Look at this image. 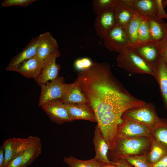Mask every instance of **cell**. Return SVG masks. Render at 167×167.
<instances>
[{
    "label": "cell",
    "mask_w": 167,
    "mask_h": 167,
    "mask_svg": "<svg viewBox=\"0 0 167 167\" xmlns=\"http://www.w3.org/2000/svg\"><path fill=\"white\" fill-rule=\"evenodd\" d=\"M151 167H167V155L157 163L151 165Z\"/></svg>",
    "instance_id": "obj_37"
},
{
    "label": "cell",
    "mask_w": 167,
    "mask_h": 167,
    "mask_svg": "<svg viewBox=\"0 0 167 167\" xmlns=\"http://www.w3.org/2000/svg\"><path fill=\"white\" fill-rule=\"evenodd\" d=\"M59 100L63 103L66 104L87 103L85 97L75 82L66 84L64 93Z\"/></svg>",
    "instance_id": "obj_18"
},
{
    "label": "cell",
    "mask_w": 167,
    "mask_h": 167,
    "mask_svg": "<svg viewBox=\"0 0 167 167\" xmlns=\"http://www.w3.org/2000/svg\"><path fill=\"white\" fill-rule=\"evenodd\" d=\"M164 35L162 40L156 45L159 54L167 62V23L163 21Z\"/></svg>",
    "instance_id": "obj_31"
},
{
    "label": "cell",
    "mask_w": 167,
    "mask_h": 167,
    "mask_svg": "<svg viewBox=\"0 0 167 167\" xmlns=\"http://www.w3.org/2000/svg\"><path fill=\"white\" fill-rule=\"evenodd\" d=\"M157 6L156 16L161 19L163 18L167 19V13L164 9L163 0H156Z\"/></svg>",
    "instance_id": "obj_34"
},
{
    "label": "cell",
    "mask_w": 167,
    "mask_h": 167,
    "mask_svg": "<svg viewBox=\"0 0 167 167\" xmlns=\"http://www.w3.org/2000/svg\"><path fill=\"white\" fill-rule=\"evenodd\" d=\"M117 25L114 6L96 15L94 27L96 34L103 40L106 34Z\"/></svg>",
    "instance_id": "obj_10"
},
{
    "label": "cell",
    "mask_w": 167,
    "mask_h": 167,
    "mask_svg": "<svg viewBox=\"0 0 167 167\" xmlns=\"http://www.w3.org/2000/svg\"><path fill=\"white\" fill-rule=\"evenodd\" d=\"M100 167H116L112 163H101Z\"/></svg>",
    "instance_id": "obj_39"
},
{
    "label": "cell",
    "mask_w": 167,
    "mask_h": 167,
    "mask_svg": "<svg viewBox=\"0 0 167 167\" xmlns=\"http://www.w3.org/2000/svg\"><path fill=\"white\" fill-rule=\"evenodd\" d=\"M93 110L97 125L107 139L116 138L122 116L126 111L145 105L113 75L108 63L93 62L89 68L79 72L75 81Z\"/></svg>",
    "instance_id": "obj_1"
},
{
    "label": "cell",
    "mask_w": 167,
    "mask_h": 167,
    "mask_svg": "<svg viewBox=\"0 0 167 167\" xmlns=\"http://www.w3.org/2000/svg\"><path fill=\"white\" fill-rule=\"evenodd\" d=\"M147 19L152 41L154 43L157 44L164 36L163 21L154 15L148 17Z\"/></svg>",
    "instance_id": "obj_22"
},
{
    "label": "cell",
    "mask_w": 167,
    "mask_h": 167,
    "mask_svg": "<svg viewBox=\"0 0 167 167\" xmlns=\"http://www.w3.org/2000/svg\"><path fill=\"white\" fill-rule=\"evenodd\" d=\"M39 41L38 36L32 38L21 51L11 59L6 70L14 71L21 62L35 56L36 54Z\"/></svg>",
    "instance_id": "obj_15"
},
{
    "label": "cell",
    "mask_w": 167,
    "mask_h": 167,
    "mask_svg": "<svg viewBox=\"0 0 167 167\" xmlns=\"http://www.w3.org/2000/svg\"><path fill=\"white\" fill-rule=\"evenodd\" d=\"M53 122L61 125L72 122L64 103L59 99L49 101L41 107Z\"/></svg>",
    "instance_id": "obj_9"
},
{
    "label": "cell",
    "mask_w": 167,
    "mask_h": 167,
    "mask_svg": "<svg viewBox=\"0 0 167 167\" xmlns=\"http://www.w3.org/2000/svg\"><path fill=\"white\" fill-rule=\"evenodd\" d=\"M103 40L107 49L119 54L126 52L130 48L125 28L117 25L106 34Z\"/></svg>",
    "instance_id": "obj_5"
},
{
    "label": "cell",
    "mask_w": 167,
    "mask_h": 167,
    "mask_svg": "<svg viewBox=\"0 0 167 167\" xmlns=\"http://www.w3.org/2000/svg\"><path fill=\"white\" fill-rule=\"evenodd\" d=\"M163 4L164 7L167 6V0L163 1Z\"/></svg>",
    "instance_id": "obj_40"
},
{
    "label": "cell",
    "mask_w": 167,
    "mask_h": 167,
    "mask_svg": "<svg viewBox=\"0 0 167 167\" xmlns=\"http://www.w3.org/2000/svg\"><path fill=\"white\" fill-rule=\"evenodd\" d=\"M115 8L117 25L123 28H125L134 16L136 15L120 0H117Z\"/></svg>",
    "instance_id": "obj_23"
},
{
    "label": "cell",
    "mask_w": 167,
    "mask_h": 167,
    "mask_svg": "<svg viewBox=\"0 0 167 167\" xmlns=\"http://www.w3.org/2000/svg\"><path fill=\"white\" fill-rule=\"evenodd\" d=\"M63 161L70 167H100L101 164L94 158L83 160L77 159L72 156L65 157Z\"/></svg>",
    "instance_id": "obj_26"
},
{
    "label": "cell",
    "mask_w": 167,
    "mask_h": 167,
    "mask_svg": "<svg viewBox=\"0 0 167 167\" xmlns=\"http://www.w3.org/2000/svg\"><path fill=\"white\" fill-rule=\"evenodd\" d=\"M61 55L60 52L58 50L44 60L41 73L38 78L35 79L40 86L59 76L61 66L57 64L56 61L57 58Z\"/></svg>",
    "instance_id": "obj_8"
},
{
    "label": "cell",
    "mask_w": 167,
    "mask_h": 167,
    "mask_svg": "<svg viewBox=\"0 0 167 167\" xmlns=\"http://www.w3.org/2000/svg\"><path fill=\"white\" fill-rule=\"evenodd\" d=\"M64 104L72 121L83 120L97 122L94 113L88 103Z\"/></svg>",
    "instance_id": "obj_13"
},
{
    "label": "cell",
    "mask_w": 167,
    "mask_h": 167,
    "mask_svg": "<svg viewBox=\"0 0 167 167\" xmlns=\"http://www.w3.org/2000/svg\"><path fill=\"white\" fill-rule=\"evenodd\" d=\"M152 137L167 148V120L161 118L160 122L152 130Z\"/></svg>",
    "instance_id": "obj_27"
},
{
    "label": "cell",
    "mask_w": 167,
    "mask_h": 167,
    "mask_svg": "<svg viewBox=\"0 0 167 167\" xmlns=\"http://www.w3.org/2000/svg\"><path fill=\"white\" fill-rule=\"evenodd\" d=\"M118 66L131 74H146L153 76V67L132 49L120 54Z\"/></svg>",
    "instance_id": "obj_3"
},
{
    "label": "cell",
    "mask_w": 167,
    "mask_h": 167,
    "mask_svg": "<svg viewBox=\"0 0 167 167\" xmlns=\"http://www.w3.org/2000/svg\"><path fill=\"white\" fill-rule=\"evenodd\" d=\"M112 162V163L116 167H132L125 160L121 158L115 159Z\"/></svg>",
    "instance_id": "obj_35"
},
{
    "label": "cell",
    "mask_w": 167,
    "mask_h": 167,
    "mask_svg": "<svg viewBox=\"0 0 167 167\" xmlns=\"http://www.w3.org/2000/svg\"><path fill=\"white\" fill-rule=\"evenodd\" d=\"M122 118L131 119L144 124L152 130L160 122L161 118L157 115L153 104L147 103L144 106L128 110Z\"/></svg>",
    "instance_id": "obj_4"
},
{
    "label": "cell",
    "mask_w": 167,
    "mask_h": 167,
    "mask_svg": "<svg viewBox=\"0 0 167 167\" xmlns=\"http://www.w3.org/2000/svg\"><path fill=\"white\" fill-rule=\"evenodd\" d=\"M13 143V138H9L5 140L2 145L5 150V155L3 167H7L9 163L14 159Z\"/></svg>",
    "instance_id": "obj_30"
},
{
    "label": "cell",
    "mask_w": 167,
    "mask_h": 167,
    "mask_svg": "<svg viewBox=\"0 0 167 167\" xmlns=\"http://www.w3.org/2000/svg\"><path fill=\"white\" fill-rule=\"evenodd\" d=\"M93 62L89 58L84 57L76 59L74 63L75 69L80 72L86 70L91 67Z\"/></svg>",
    "instance_id": "obj_32"
},
{
    "label": "cell",
    "mask_w": 167,
    "mask_h": 167,
    "mask_svg": "<svg viewBox=\"0 0 167 167\" xmlns=\"http://www.w3.org/2000/svg\"><path fill=\"white\" fill-rule=\"evenodd\" d=\"M167 155V148L162 143L152 137L151 145L147 158L151 165L157 163Z\"/></svg>",
    "instance_id": "obj_21"
},
{
    "label": "cell",
    "mask_w": 167,
    "mask_h": 167,
    "mask_svg": "<svg viewBox=\"0 0 167 167\" xmlns=\"http://www.w3.org/2000/svg\"><path fill=\"white\" fill-rule=\"evenodd\" d=\"M151 138L141 137L118 139L115 148L110 152L114 159L147 154L150 149Z\"/></svg>",
    "instance_id": "obj_2"
},
{
    "label": "cell",
    "mask_w": 167,
    "mask_h": 167,
    "mask_svg": "<svg viewBox=\"0 0 167 167\" xmlns=\"http://www.w3.org/2000/svg\"><path fill=\"white\" fill-rule=\"evenodd\" d=\"M131 49L152 67L160 55L157 47L154 43L139 45Z\"/></svg>",
    "instance_id": "obj_20"
},
{
    "label": "cell",
    "mask_w": 167,
    "mask_h": 167,
    "mask_svg": "<svg viewBox=\"0 0 167 167\" xmlns=\"http://www.w3.org/2000/svg\"><path fill=\"white\" fill-rule=\"evenodd\" d=\"M138 43L137 46L153 43L151 39L147 18L140 20L138 33Z\"/></svg>",
    "instance_id": "obj_25"
},
{
    "label": "cell",
    "mask_w": 167,
    "mask_h": 167,
    "mask_svg": "<svg viewBox=\"0 0 167 167\" xmlns=\"http://www.w3.org/2000/svg\"><path fill=\"white\" fill-rule=\"evenodd\" d=\"M93 143L95 152L94 158L101 163H112L108 157L109 145L97 124L95 127Z\"/></svg>",
    "instance_id": "obj_16"
},
{
    "label": "cell",
    "mask_w": 167,
    "mask_h": 167,
    "mask_svg": "<svg viewBox=\"0 0 167 167\" xmlns=\"http://www.w3.org/2000/svg\"><path fill=\"white\" fill-rule=\"evenodd\" d=\"M5 150L2 145L0 147V167H3L5 161Z\"/></svg>",
    "instance_id": "obj_38"
},
{
    "label": "cell",
    "mask_w": 167,
    "mask_h": 167,
    "mask_svg": "<svg viewBox=\"0 0 167 167\" xmlns=\"http://www.w3.org/2000/svg\"><path fill=\"white\" fill-rule=\"evenodd\" d=\"M22 165L21 155L12 160L9 164L7 167H21Z\"/></svg>",
    "instance_id": "obj_36"
},
{
    "label": "cell",
    "mask_w": 167,
    "mask_h": 167,
    "mask_svg": "<svg viewBox=\"0 0 167 167\" xmlns=\"http://www.w3.org/2000/svg\"><path fill=\"white\" fill-rule=\"evenodd\" d=\"M43 62V60L36 55L21 62L14 71L25 77L33 78L35 80L41 73Z\"/></svg>",
    "instance_id": "obj_14"
},
{
    "label": "cell",
    "mask_w": 167,
    "mask_h": 167,
    "mask_svg": "<svg viewBox=\"0 0 167 167\" xmlns=\"http://www.w3.org/2000/svg\"><path fill=\"white\" fill-rule=\"evenodd\" d=\"M153 76L157 82L167 112V62L160 55L153 66Z\"/></svg>",
    "instance_id": "obj_12"
},
{
    "label": "cell",
    "mask_w": 167,
    "mask_h": 167,
    "mask_svg": "<svg viewBox=\"0 0 167 167\" xmlns=\"http://www.w3.org/2000/svg\"><path fill=\"white\" fill-rule=\"evenodd\" d=\"M148 153L130 156L121 159H124L134 167H151L147 158Z\"/></svg>",
    "instance_id": "obj_28"
},
{
    "label": "cell",
    "mask_w": 167,
    "mask_h": 167,
    "mask_svg": "<svg viewBox=\"0 0 167 167\" xmlns=\"http://www.w3.org/2000/svg\"><path fill=\"white\" fill-rule=\"evenodd\" d=\"M141 19L138 15H135L125 28L130 48H133L138 46V33Z\"/></svg>",
    "instance_id": "obj_24"
},
{
    "label": "cell",
    "mask_w": 167,
    "mask_h": 167,
    "mask_svg": "<svg viewBox=\"0 0 167 167\" xmlns=\"http://www.w3.org/2000/svg\"><path fill=\"white\" fill-rule=\"evenodd\" d=\"M36 0H4L1 3L3 7L12 6H22L26 7L34 2Z\"/></svg>",
    "instance_id": "obj_33"
},
{
    "label": "cell",
    "mask_w": 167,
    "mask_h": 167,
    "mask_svg": "<svg viewBox=\"0 0 167 167\" xmlns=\"http://www.w3.org/2000/svg\"><path fill=\"white\" fill-rule=\"evenodd\" d=\"M118 128V139L141 137H152V129L148 126L131 119L122 118Z\"/></svg>",
    "instance_id": "obj_6"
},
{
    "label": "cell",
    "mask_w": 167,
    "mask_h": 167,
    "mask_svg": "<svg viewBox=\"0 0 167 167\" xmlns=\"http://www.w3.org/2000/svg\"><path fill=\"white\" fill-rule=\"evenodd\" d=\"M41 139L36 136H33L30 143L21 155L22 165L21 167H26L31 165L41 154Z\"/></svg>",
    "instance_id": "obj_19"
},
{
    "label": "cell",
    "mask_w": 167,
    "mask_h": 167,
    "mask_svg": "<svg viewBox=\"0 0 167 167\" xmlns=\"http://www.w3.org/2000/svg\"><path fill=\"white\" fill-rule=\"evenodd\" d=\"M36 55L42 60L58 50V45L56 40L49 32L40 34Z\"/></svg>",
    "instance_id": "obj_17"
},
{
    "label": "cell",
    "mask_w": 167,
    "mask_h": 167,
    "mask_svg": "<svg viewBox=\"0 0 167 167\" xmlns=\"http://www.w3.org/2000/svg\"><path fill=\"white\" fill-rule=\"evenodd\" d=\"M117 1V0H94L92 3L93 12L96 15L114 7Z\"/></svg>",
    "instance_id": "obj_29"
},
{
    "label": "cell",
    "mask_w": 167,
    "mask_h": 167,
    "mask_svg": "<svg viewBox=\"0 0 167 167\" xmlns=\"http://www.w3.org/2000/svg\"><path fill=\"white\" fill-rule=\"evenodd\" d=\"M141 19H147L152 15H156V0H120Z\"/></svg>",
    "instance_id": "obj_11"
},
{
    "label": "cell",
    "mask_w": 167,
    "mask_h": 167,
    "mask_svg": "<svg viewBox=\"0 0 167 167\" xmlns=\"http://www.w3.org/2000/svg\"><path fill=\"white\" fill-rule=\"evenodd\" d=\"M66 84L64 77L58 76L41 86L38 106L41 107L49 101L60 99L64 92Z\"/></svg>",
    "instance_id": "obj_7"
}]
</instances>
